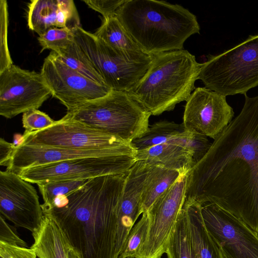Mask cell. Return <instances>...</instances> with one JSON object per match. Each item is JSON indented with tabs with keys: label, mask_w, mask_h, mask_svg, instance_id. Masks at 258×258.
<instances>
[{
	"label": "cell",
	"mask_w": 258,
	"mask_h": 258,
	"mask_svg": "<svg viewBox=\"0 0 258 258\" xmlns=\"http://www.w3.org/2000/svg\"><path fill=\"white\" fill-rule=\"evenodd\" d=\"M50 95L41 73L14 64L0 73V115L6 118L37 109Z\"/></svg>",
	"instance_id": "8fae6325"
},
{
	"label": "cell",
	"mask_w": 258,
	"mask_h": 258,
	"mask_svg": "<svg viewBox=\"0 0 258 258\" xmlns=\"http://www.w3.org/2000/svg\"><path fill=\"white\" fill-rule=\"evenodd\" d=\"M166 253L168 258H195L190 243L186 212L183 205L170 237Z\"/></svg>",
	"instance_id": "d4e9b609"
},
{
	"label": "cell",
	"mask_w": 258,
	"mask_h": 258,
	"mask_svg": "<svg viewBox=\"0 0 258 258\" xmlns=\"http://www.w3.org/2000/svg\"><path fill=\"white\" fill-rule=\"evenodd\" d=\"M126 174L90 179L59 206L43 211L57 222L81 258H116L117 210Z\"/></svg>",
	"instance_id": "7a4b0ae2"
},
{
	"label": "cell",
	"mask_w": 258,
	"mask_h": 258,
	"mask_svg": "<svg viewBox=\"0 0 258 258\" xmlns=\"http://www.w3.org/2000/svg\"><path fill=\"white\" fill-rule=\"evenodd\" d=\"M198 80L225 96L246 94L258 86V34L201 63Z\"/></svg>",
	"instance_id": "8992f818"
},
{
	"label": "cell",
	"mask_w": 258,
	"mask_h": 258,
	"mask_svg": "<svg viewBox=\"0 0 258 258\" xmlns=\"http://www.w3.org/2000/svg\"><path fill=\"white\" fill-rule=\"evenodd\" d=\"M34 242L31 246L38 258H68L72 246L57 222L44 214L39 227L32 233Z\"/></svg>",
	"instance_id": "ac0fdd59"
},
{
	"label": "cell",
	"mask_w": 258,
	"mask_h": 258,
	"mask_svg": "<svg viewBox=\"0 0 258 258\" xmlns=\"http://www.w3.org/2000/svg\"><path fill=\"white\" fill-rule=\"evenodd\" d=\"M38 42L42 47L41 52L51 49L57 52L66 48L74 41V35L68 28L52 27L39 36Z\"/></svg>",
	"instance_id": "f1b7e54d"
},
{
	"label": "cell",
	"mask_w": 258,
	"mask_h": 258,
	"mask_svg": "<svg viewBox=\"0 0 258 258\" xmlns=\"http://www.w3.org/2000/svg\"><path fill=\"white\" fill-rule=\"evenodd\" d=\"M187 228L192 251L195 258H224L218 244L204 224L201 205L185 199Z\"/></svg>",
	"instance_id": "d6986e66"
},
{
	"label": "cell",
	"mask_w": 258,
	"mask_h": 258,
	"mask_svg": "<svg viewBox=\"0 0 258 258\" xmlns=\"http://www.w3.org/2000/svg\"><path fill=\"white\" fill-rule=\"evenodd\" d=\"M0 257L2 258H37L31 248L12 245L0 241Z\"/></svg>",
	"instance_id": "836d02e7"
},
{
	"label": "cell",
	"mask_w": 258,
	"mask_h": 258,
	"mask_svg": "<svg viewBox=\"0 0 258 258\" xmlns=\"http://www.w3.org/2000/svg\"><path fill=\"white\" fill-rule=\"evenodd\" d=\"M136 161H145L186 174L195 166L192 155L186 147L173 142L155 145L138 151Z\"/></svg>",
	"instance_id": "ffe728a7"
},
{
	"label": "cell",
	"mask_w": 258,
	"mask_h": 258,
	"mask_svg": "<svg viewBox=\"0 0 258 258\" xmlns=\"http://www.w3.org/2000/svg\"><path fill=\"white\" fill-rule=\"evenodd\" d=\"M126 0H85L83 2L92 9L101 13L103 19L115 16Z\"/></svg>",
	"instance_id": "d6a6232c"
},
{
	"label": "cell",
	"mask_w": 258,
	"mask_h": 258,
	"mask_svg": "<svg viewBox=\"0 0 258 258\" xmlns=\"http://www.w3.org/2000/svg\"><path fill=\"white\" fill-rule=\"evenodd\" d=\"M20 144L73 149H120L137 152L131 143L65 115L51 126L23 134Z\"/></svg>",
	"instance_id": "ba28073f"
},
{
	"label": "cell",
	"mask_w": 258,
	"mask_h": 258,
	"mask_svg": "<svg viewBox=\"0 0 258 258\" xmlns=\"http://www.w3.org/2000/svg\"><path fill=\"white\" fill-rule=\"evenodd\" d=\"M55 122L48 114L34 109L23 113L22 124L25 128L24 134L38 131L52 125Z\"/></svg>",
	"instance_id": "1f68e13d"
},
{
	"label": "cell",
	"mask_w": 258,
	"mask_h": 258,
	"mask_svg": "<svg viewBox=\"0 0 258 258\" xmlns=\"http://www.w3.org/2000/svg\"><path fill=\"white\" fill-rule=\"evenodd\" d=\"M187 174L167 189L148 211V233L136 258H161L166 253L168 241L185 199Z\"/></svg>",
	"instance_id": "4fadbf2b"
},
{
	"label": "cell",
	"mask_w": 258,
	"mask_h": 258,
	"mask_svg": "<svg viewBox=\"0 0 258 258\" xmlns=\"http://www.w3.org/2000/svg\"><path fill=\"white\" fill-rule=\"evenodd\" d=\"M16 146L14 143L8 142L5 139H0V164L1 166L7 167Z\"/></svg>",
	"instance_id": "8d00e7d4"
},
{
	"label": "cell",
	"mask_w": 258,
	"mask_h": 258,
	"mask_svg": "<svg viewBox=\"0 0 258 258\" xmlns=\"http://www.w3.org/2000/svg\"><path fill=\"white\" fill-rule=\"evenodd\" d=\"M89 180H58L37 184L44 202L41 205L42 210L49 208L55 198L67 195Z\"/></svg>",
	"instance_id": "83f0119b"
},
{
	"label": "cell",
	"mask_w": 258,
	"mask_h": 258,
	"mask_svg": "<svg viewBox=\"0 0 258 258\" xmlns=\"http://www.w3.org/2000/svg\"><path fill=\"white\" fill-rule=\"evenodd\" d=\"M149 226V214L145 212L129 232L117 258H136L145 242Z\"/></svg>",
	"instance_id": "4316f807"
},
{
	"label": "cell",
	"mask_w": 258,
	"mask_h": 258,
	"mask_svg": "<svg viewBox=\"0 0 258 258\" xmlns=\"http://www.w3.org/2000/svg\"><path fill=\"white\" fill-rule=\"evenodd\" d=\"M149 166L145 161H136L126 174L117 210L116 258L135 222L143 214L142 196Z\"/></svg>",
	"instance_id": "e0dca14e"
},
{
	"label": "cell",
	"mask_w": 258,
	"mask_h": 258,
	"mask_svg": "<svg viewBox=\"0 0 258 258\" xmlns=\"http://www.w3.org/2000/svg\"><path fill=\"white\" fill-rule=\"evenodd\" d=\"M115 16L142 51L150 55L183 49L185 41L200 31L193 13L164 1L126 0Z\"/></svg>",
	"instance_id": "3957f363"
},
{
	"label": "cell",
	"mask_w": 258,
	"mask_h": 258,
	"mask_svg": "<svg viewBox=\"0 0 258 258\" xmlns=\"http://www.w3.org/2000/svg\"><path fill=\"white\" fill-rule=\"evenodd\" d=\"M188 131L182 123L160 121L154 123L141 137L131 142L137 151L161 144L173 142L185 135Z\"/></svg>",
	"instance_id": "603a6c76"
},
{
	"label": "cell",
	"mask_w": 258,
	"mask_h": 258,
	"mask_svg": "<svg viewBox=\"0 0 258 258\" xmlns=\"http://www.w3.org/2000/svg\"><path fill=\"white\" fill-rule=\"evenodd\" d=\"M137 152L120 149H73L36 145L20 144L16 146L6 170L18 173L33 167L72 159L114 155L136 156Z\"/></svg>",
	"instance_id": "2e32d148"
},
{
	"label": "cell",
	"mask_w": 258,
	"mask_h": 258,
	"mask_svg": "<svg viewBox=\"0 0 258 258\" xmlns=\"http://www.w3.org/2000/svg\"><path fill=\"white\" fill-rule=\"evenodd\" d=\"M0 212L16 226L32 233L39 227L44 216L34 187L8 170L0 172Z\"/></svg>",
	"instance_id": "5bb4252c"
},
{
	"label": "cell",
	"mask_w": 258,
	"mask_h": 258,
	"mask_svg": "<svg viewBox=\"0 0 258 258\" xmlns=\"http://www.w3.org/2000/svg\"><path fill=\"white\" fill-rule=\"evenodd\" d=\"M72 32L75 41L111 90L128 92L145 75L152 62L153 55L115 50L81 27Z\"/></svg>",
	"instance_id": "52a82bcc"
},
{
	"label": "cell",
	"mask_w": 258,
	"mask_h": 258,
	"mask_svg": "<svg viewBox=\"0 0 258 258\" xmlns=\"http://www.w3.org/2000/svg\"><path fill=\"white\" fill-rule=\"evenodd\" d=\"M94 35L109 46L127 53L144 52L115 16L103 19Z\"/></svg>",
	"instance_id": "7402d4cb"
},
{
	"label": "cell",
	"mask_w": 258,
	"mask_h": 258,
	"mask_svg": "<svg viewBox=\"0 0 258 258\" xmlns=\"http://www.w3.org/2000/svg\"><path fill=\"white\" fill-rule=\"evenodd\" d=\"M150 115L128 93L112 90L65 116L131 143L147 131Z\"/></svg>",
	"instance_id": "5b68a950"
},
{
	"label": "cell",
	"mask_w": 258,
	"mask_h": 258,
	"mask_svg": "<svg viewBox=\"0 0 258 258\" xmlns=\"http://www.w3.org/2000/svg\"><path fill=\"white\" fill-rule=\"evenodd\" d=\"M149 164L142 196L143 213L148 212L157 199L183 175L178 171L159 165Z\"/></svg>",
	"instance_id": "44dd1931"
},
{
	"label": "cell",
	"mask_w": 258,
	"mask_h": 258,
	"mask_svg": "<svg viewBox=\"0 0 258 258\" xmlns=\"http://www.w3.org/2000/svg\"><path fill=\"white\" fill-rule=\"evenodd\" d=\"M212 144L207 137L189 132L178 140V145L186 147L191 153L195 165L206 155Z\"/></svg>",
	"instance_id": "f546056e"
},
{
	"label": "cell",
	"mask_w": 258,
	"mask_h": 258,
	"mask_svg": "<svg viewBox=\"0 0 258 258\" xmlns=\"http://www.w3.org/2000/svg\"><path fill=\"white\" fill-rule=\"evenodd\" d=\"M201 211L224 258H258V233L215 204L201 205Z\"/></svg>",
	"instance_id": "30bf717a"
},
{
	"label": "cell",
	"mask_w": 258,
	"mask_h": 258,
	"mask_svg": "<svg viewBox=\"0 0 258 258\" xmlns=\"http://www.w3.org/2000/svg\"><path fill=\"white\" fill-rule=\"evenodd\" d=\"M0 258H2V257H0Z\"/></svg>",
	"instance_id": "f35d334b"
},
{
	"label": "cell",
	"mask_w": 258,
	"mask_h": 258,
	"mask_svg": "<svg viewBox=\"0 0 258 258\" xmlns=\"http://www.w3.org/2000/svg\"><path fill=\"white\" fill-rule=\"evenodd\" d=\"M201 67L183 49L154 55L145 75L127 93L151 115H160L186 101L196 89Z\"/></svg>",
	"instance_id": "277c9868"
},
{
	"label": "cell",
	"mask_w": 258,
	"mask_h": 258,
	"mask_svg": "<svg viewBox=\"0 0 258 258\" xmlns=\"http://www.w3.org/2000/svg\"><path fill=\"white\" fill-rule=\"evenodd\" d=\"M55 53L68 67L95 82L106 85L74 39L68 47Z\"/></svg>",
	"instance_id": "484cf974"
},
{
	"label": "cell",
	"mask_w": 258,
	"mask_h": 258,
	"mask_svg": "<svg viewBox=\"0 0 258 258\" xmlns=\"http://www.w3.org/2000/svg\"><path fill=\"white\" fill-rule=\"evenodd\" d=\"M187 173L186 200L214 203L258 233V95Z\"/></svg>",
	"instance_id": "6da1fadb"
},
{
	"label": "cell",
	"mask_w": 258,
	"mask_h": 258,
	"mask_svg": "<svg viewBox=\"0 0 258 258\" xmlns=\"http://www.w3.org/2000/svg\"><path fill=\"white\" fill-rule=\"evenodd\" d=\"M58 7L64 11L67 17V28L72 30L81 27L80 20L77 8L72 0H57Z\"/></svg>",
	"instance_id": "d590c367"
},
{
	"label": "cell",
	"mask_w": 258,
	"mask_h": 258,
	"mask_svg": "<svg viewBox=\"0 0 258 258\" xmlns=\"http://www.w3.org/2000/svg\"><path fill=\"white\" fill-rule=\"evenodd\" d=\"M136 162V156L114 155L79 158L28 168L17 174L36 184L58 180H87L98 176L126 174Z\"/></svg>",
	"instance_id": "9c48e42d"
},
{
	"label": "cell",
	"mask_w": 258,
	"mask_h": 258,
	"mask_svg": "<svg viewBox=\"0 0 258 258\" xmlns=\"http://www.w3.org/2000/svg\"><path fill=\"white\" fill-rule=\"evenodd\" d=\"M1 11V51L0 73L11 67L13 63L10 54L8 44V11L5 0L0 1Z\"/></svg>",
	"instance_id": "4dcf8cb0"
},
{
	"label": "cell",
	"mask_w": 258,
	"mask_h": 258,
	"mask_svg": "<svg viewBox=\"0 0 258 258\" xmlns=\"http://www.w3.org/2000/svg\"><path fill=\"white\" fill-rule=\"evenodd\" d=\"M0 241L12 245L27 247L26 243L18 236L15 230L0 217Z\"/></svg>",
	"instance_id": "e575fe53"
},
{
	"label": "cell",
	"mask_w": 258,
	"mask_h": 258,
	"mask_svg": "<svg viewBox=\"0 0 258 258\" xmlns=\"http://www.w3.org/2000/svg\"><path fill=\"white\" fill-rule=\"evenodd\" d=\"M186 102L182 123L188 132L215 140L232 120L226 96L205 87L196 88Z\"/></svg>",
	"instance_id": "9a60e30c"
},
{
	"label": "cell",
	"mask_w": 258,
	"mask_h": 258,
	"mask_svg": "<svg viewBox=\"0 0 258 258\" xmlns=\"http://www.w3.org/2000/svg\"><path fill=\"white\" fill-rule=\"evenodd\" d=\"M40 73L51 95L66 107L67 111L112 90L68 67L53 51L44 59Z\"/></svg>",
	"instance_id": "7c38bea8"
},
{
	"label": "cell",
	"mask_w": 258,
	"mask_h": 258,
	"mask_svg": "<svg viewBox=\"0 0 258 258\" xmlns=\"http://www.w3.org/2000/svg\"><path fill=\"white\" fill-rule=\"evenodd\" d=\"M57 0H32L28 6L27 24L39 36L56 27Z\"/></svg>",
	"instance_id": "cb8c5ba5"
},
{
	"label": "cell",
	"mask_w": 258,
	"mask_h": 258,
	"mask_svg": "<svg viewBox=\"0 0 258 258\" xmlns=\"http://www.w3.org/2000/svg\"><path fill=\"white\" fill-rule=\"evenodd\" d=\"M68 258H81L77 252L72 248L68 253Z\"/></svg>",
	"instance_id": "74e56055"
}]
</instances>
